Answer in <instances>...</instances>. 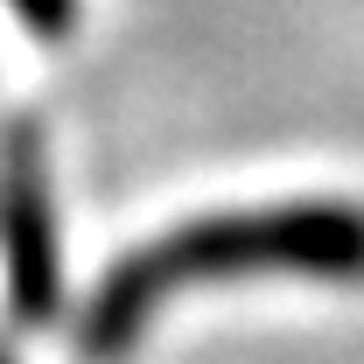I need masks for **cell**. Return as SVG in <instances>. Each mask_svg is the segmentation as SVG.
<instances>
[{"label": "cell", "instance_id": "6da1fadb", "mask_svg": "<svg viewBox=\"0 0 364 364\" xmlns=\"http://www.w3.org/2000/svg\"><path fill=\"white\" fill-rule=\"evenodd\" d=\"M238 280H322V287H358L364 280V203L336 196H287V203H252V210H218L189 218L134 245L127 259L91 287L77 350L91 364L127 358L147 322L168 301L196 287H238Z\"/></svg>", "mask_w": 364, "mask_h": 364}, {"label": "cell", "instance_id": "7a4b0ae2", "mask_svg": "<svg viewBox=\"0 0 364 364\" xmlns=\"http://www.w3.org/2000/svg\"><path fill=\"white\" fill-rule=\"evenodd\" d=\"M0 267H7V309L21 322H49L63 301V245L49 210V168L28 127L7 134L0 161Z\"/></svg>", "mask_w": 364, "mask_h": 364}, {"label": "cell", "instance_id": "3957f363", "mask_svg": "<svg viewBox=\"0 0 364 364\" xmlns=\"http://www.w3.org/2000/svg\"><path fill=\"white\" fill-rule=\"evenodd\" d=\"M7 7H14L36 36H63V28H70V14H77V0H7Z\"/></svg>", "mask_w": 364, "mask_h": 364}, {"label": "cell", "instance_id": "277c9868", "mask_svg": "<svg viewBox=\"0 0 364 364\" xmlns=\"http://www.w3.org/2000/svg\"><path fill=\"white\" fill-rule=\"evenodd\" d=\"M0 364H7V350H0Z\"/></svg>", "mask_w": 364, "mask_h": 364}]
</instances>
